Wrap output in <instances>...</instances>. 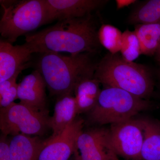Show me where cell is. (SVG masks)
<instances>
[{
    "mask_svg": "<svg viewBox=\"0 0 160 160\" xmlns=\"http://www.w3.org/2000/svg\"><path fill=\"white\" fill-rule=\"evenodd\" d=\"M26 42L37 53L69 52L71 55L97 52L100 43L98 30L91 15L80 18L58 21L53 26L25 35Z\"/></svg>",
    "mask_w": 160,
    "mask_h": 160,
    "instance_id": "obj_1",
    "label": "cell"
},
{
    "mask_svg": "<svg viewBox=\"0 0 160 160\" xmlns=\"http://www.w3.org/2000/svg\"><path fill=\"white\" fill-rule=\"evenodd\" d=\"M90 53L65 56L58 52L40 53L36 63L46 87L52 96L74 93L76 84L80 79L94 74L96 66Z\"/></svg>",
    "mask_w": 160,
    "mask_h": 160,
    "instance_id": "obj_2",
    "label": "cell"
},
{
    "mask_svg": "<svg viewBox=\"0 0 160 160\" xmlns=\"http://www.w3.org/2000/svg\"><path fill=\"white\" fill-rule=\"evenodd\" d=\"M94 78L104 86L116 87L148 100L153 91L151 72L142 64L108 52L96 64Z\"/></svg>",
    "mask_w": 160,
    "mask_h": 160,
    "instance_id": "obj_3",
    "label": "cell"
},
{
    "mask_svg": "<svg viewBox=\"0 0 160 160\" xmlns=\"http://www.w3.org/2000/svg\"><path fill=\"white\" fill-rule=\"evenodd\" d=\"M148 100L116 87L104 86L97 103L88 112V121L91 124L103 126L120 122L133 118L141 112L149 109Z\"/></svg>",
    "mask_w": 160,
    "mask_h": 160,
    "instance_id": "obj_4",
    "label": "cell"
},
{
    "mask_svg": "<svg viewBox=\"0 0 160 160\" xmlns=\"http://www.w3.org/2000/svg\"><path fill=\"white\" fill-rule=\"evenodd\" d=\"M0 33L4 40L15 42L21 36L46 24L45 0L2 1Z\"/></svg>",
    "mask_w": 160,
    "mask_h": 160,
    "instance_id": "obj_5",
    "label": "cell"
},
{
    "mask_svg": "<svg viewBox=\"0 0 160 160\" xmlns=\"http://www.w3.org/2000/svg\"><path fill=\"white\" fill-rule=\"evenodd\" d=\"M49 118L48 113L14 102L0 109V129L2 134L7 137L20 134L42 136L50 129Z\"/></svg>",
    "mask_w": 160,
    "mask_h": 160,
    "instance_id": "obj_6",
    "label": "cell"
},
{
    "mask_svg": "<svg viewBox=\"0 0 160 160\" xmlns=\"http://www.w3.org/2000/svg\"><path fill=\"white\" fill-rule=\"evenodd\" d=\"M109 130L112 146L118 156L142 160L144 132L138 119L111 124Z\"/></svg>",
    "mask_w": 160,
    "mask_h": 160,
    "instance_id": "obj_7",
    "label": "cell"
},
{
    "mask_svg": "<svg viewBox=\"0 0 160 160\" xmlns=\"http://www.w3.org/2000/svg\"><path fill=\"white\" fill-rule=\"evenodd\" d=\"M74 154L80 160H118L112 146L109 129L97 127L80 132Z\"/></svg>",
    "mask_w": 160,
    "mask_h": 160,
    "instance_id": "obj_8",
    "label": "cell"
},
{
    "mask_svg": "<svg viewBox=\"0 0 160 160\" xmlns=\"http://www.w3.org/2000/svg\"><path fill=\"white\" fill-rule=\"evenodd\" d=\"M37 53L30 43L13 46L4 39L0 41V82L18 77L31 65L32 55Z\"/></svg>",
    "mask_w": 160,
    "mask_h": 160,
    "instance_id": "obj_9",
    "label": "cell"
},
{
    "mask_svg": "<svg viewBox=\"0 0 160 160\" xmlns=\"http://www.w3.org/2000/svg\"><path fill=\"white\" fill-rule=\"evenodd\" d=\"M84 121L76 118L59 135L46 140L38 160H69L77 150V142Z\"/></svg>",
    "mask_w": 160,
    "mask_h": 160,
    "instance_id": "obj_10",
    "label": "cell"
},
{
    "mask_svg": "<svg viewBox=\"0 0 160 160\" xmlns=\"http://www.w3.org/2000/svg\"><path fill=\"white\" fill-rule=\"evenodd\" d=\"M108 2L105 0H45L46 24L55 20L85 17Z\"/></svg>",
    "mask_w": 160,
    "mask_h": 160,
    "instance_id": "obj_11",
    "label": "cell"
},
{
    "mask_svg": "<svg viewBox=\"0 0 160 160\" xmlns=\"http://www.w3.org/2000/svg\"><path fill=\"white\" fill-rule=\"evenodd\" d=\"M46 87L42 76L36 69L18 84V99L20 103L33 110L48 113L46 108Z\"/></svg>",
    "mask_w": 160,
    "mask_h": 160,
    "instance_id": "obj_12",
    "label": "cell"
},
{
    "mask_svg": "<svg viewBox=\"0 0 160 160\" xmlns=\"http://www.w3.org/2000/svg\"><path fill=\"white\" fill-rule=\"evenodd\" d=\"M73 93L58 97L54 106V113L49 120V126L52 131L50 138L57 136L76 118L77 115L76 102Z\"/></svg>",
    "mask_w": 160,
    "mask_h": 160,
    "instance_id": "obj_13",
    "label": "cell"
},
{
    "mask_svg": "<svg viewBox=\"0 0 160 160\" xmlns=\"http://www.w3.org/2000/svg\"><path fill=\"white\" fill-rule=\"evenodd\" d=\"M46 144L38 137L20 134L9 140L11 160H38L40 153Z\"/></svg>",
    "mask_w": 160,
    "mask_h": 160,
    "instance_id": "obj_14",
    "label": "cell"
},
{
    "mask_svg": "<svg viewBox=\"0 0 160 160\" xmlns=\"http://www.w3.org/2000/svg\"><path fill=\"white\" fill-rule=\"evenodd\" d=\"M100 84L94 75L82 78L76 84L74 94L77 114L89 112L94 108L102 90Z\"/></svg>",
    "mask_w": 160,
    "mask_h": 160,
    "instance_id": "obj_15",
    "label": "cell"
},
{
    "mask_svg": "<svg viewBox=\"0 0 160 160\" xmlns=\"http://www.w3.org/2000/svg\"><path fill=\"white\" fill-rule=\"evenodd\" d=\"M138 119L144 132L142 160H160V122L149 118Z\"/></svg>",
    "mask_w": 160,
    "mask_h": 160,
    "instance_id": "obj_16",
    "label": "cell"
},
{
    "mask_svg": "<svg viewBox=\"0 0 160 160\" xmlns=\"http://www.w3.org/2000/svg\"><path fill=\"white\" fill-rule=\"evenodd\" d=\"M134 32L139 42L142 54L152 56L160 42V24L136 25Z\"/></svg>",
    "mask_w": 160,
    "mask_h": 160,
    "instance_id": "obj_17",
    "label": "cell"
},
{
    "mask_svg": "<svg viewBox=\"0 0 160 160\" xmlns=\"http://www.w3.org/2000/svg\"><path fill=\"white\" fill-rule=\"evenodd\" d=\"M131 24H160V0L145 1L135 8L129 15Z\"/></svg>",
    "mask_w": 160,
    "mask_h": 160,
    "instance_id": "obj_18",
    "label": "cell"
},
{
    "mask_svg": "<svg viewBox=\"0 0 160 160\" xmlns=\"http://www.w3.org/2000/svg\"><path fill=\"white\" fill-rule=\"evenodd\" d=\"M122 32L114 26L103 24L98 30V38L100 45L115 54L120 52L122 41Z\"/></svg>",
    "mask_w": 160,
    "mask_h": 160,
    "instance_id": "obj_19",
    "label": "cell"
},
{
    "mask_svg": "<svg viewBox=\"0 0 160 160\" xmlns=\"http://www.w3.org/2000/svg\"><path fill=\"white\" fill-rule=\"evenodd\" d=\"M120 52L124 59L132 62L142 54L139 42L134 31L127 29L123 32Z\"/></svg>",
    "mask_w": 160,
    "mask_h": 160,
    "instance_id": "obj_20",
    "label": "cell"
},
{
    "mask_svg": "<svg viewBox=\"0 0 160 160\" xmlns=\"http://www.w3.org/2000/svg\"><path fill=\"white\" fill-rule=\"evenodd\" d=\"M18 77L11 78L0 82V107L6 108L18 99Z\"/></svg>",
    "mask_w": 160,
    "mask_h": 160,
    "instance_id": "obj_21",
    "label": "cell"
},
{
    "mask_svg": "<svg viewBox=\"0 0 160 160\" xmlns=\"http://www.w3.org/2000/svg\"><path fill=\"white\" fill-rule=\"evenodd\" d=\"M2 134L0 138V160H11L9 152V140Z\"/></svg>",
    "mask_w": 160,
    "mask_h": 160,
    "instance_id": "obj_22",
    "label": "cell"
},
{
    "mask_svg": "<svg viewBox=\"0 0 160 160\" xmlns=\"http://www.w3.org/2000/svg\"><path fill=\"white\" fill-rule=\"evenodd\" d=\"M137 2L135 0H117L116 3L117 5V9H121L125 7L129 6V5Z\"/></svg>",
    "mask_w": 160,
    "mask_h": 160,
    "instance_id": "obj_23",
    "label": "cell"
},
{
    "mask_svg": "<svg viewBox=\"0 0 160 160\" xmlns=\"http://www.w3.org/2000/svg\"><path fill=\"white\" fill-rule=\"evenodd\" d=\"M154 55L155 56L156 60L160 64V42L156 52H155Z\"/></svg>",
    "mask_w": 160,
    "mask_h": 160,
    "instance_id": "obj_24",
    "label": "cell"
},
{
    "mask_svg": "<svg viewBox=\"0 0 160 160\" xmlns=\"http://www.w3.org/2000/svg\"><path fill=\"white\" fill-rule=\"evenodd\" d=\"M69 160H80L74 154H73V155L72 156V157L70 158V159Z\"/></svg>",
    "mask_w": 160,
    "mask_h": 160,
    "instance_id": "obj_25",
    "label": "cell"
},
{
    "mask_svg": "<svg viewBox=\"0 0 160 160\" xmlns=\"http://www.w3.org/2000/svg\"></svg>",
    "mask_w": 160,
    "mask_h": 160,
    "instance_id": "obj_26",
    "label": "cell"
}]
</instances>
